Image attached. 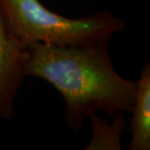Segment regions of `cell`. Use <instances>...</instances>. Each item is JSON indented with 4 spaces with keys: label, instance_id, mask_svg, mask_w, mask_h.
I'll list each match as a JSON object with an SVG mask.
<instances>
[{
    "label": "cell",
    "instance_id": "cell-2",
    "mask_svg": "<svg viewBox=\"0 0 150 150\" xmlns=\"http://www.w3.org/2000/svg\"><path fill=\"white\" fill-rule=\"evenodd\" d=\"M0 11L23 45L43 43L65 47H84L110 41L124 31L125 23L108 11L78 19L52 12L39 0H0Z\"/></svg>",
    "mask_w": 150,
    "mask_h": 150
},
{
    "label": "cell",
    "instance_id": "cell-1",
    "mask_svg": "<svg viewBox=\"0 0 150 150\" xmlns=\"http://www.w3.org/2000/svg\"><path fill=\"white\" fill-rule=\"evenodd\" d=\"M25 74L41 78L59 93L65 122L75 132L98 111L114 116L131 112L133 106L136 81L116 71L109 41L84 47L32 44L28 47Z\"/></svg>",
    "mask_w": 150,
    "mask_h": 150
},
{
    "label": "cell",
    "instance_id": "cell-5",
    "mask_svg": "<svg viewBox=\"0 0 150 150\" xmlns=\"http://www.w3.org/2000/svg\"><path fill=\"white\" fill-rule=\"evenodd\" d=\"M112 123L98 116L97 113L89 117L92 123V137L85 150H120L121 134L126 126L123 112L114 115Z\"/></svg>",
    "mask_w": 150,
    "mask_h": 150
},
{
    "label": "cell",
    "instance_id": "cell-4",
    "mask_svg": "<svg viewBox=\"0 0 150 150\" xmlns=\"http://www.w3.org/2000/svg\"><path fill=\"white\" fill-rule=\"evenodd\" d=\"M127 129L131 133L129 150L150 149V64L142 68Z\"/></svg>",
    "mask_w": 150,
    "mask_h": 150
},
{
    "label": "cell",
    "instance_id": "cell-3",
    "mask_svg": "<svg viewBox=\"0 0 150 150\" xmlns=\"http://www.w3.org/2000/svg\"><path fill=\"white\" fill-rule=\"evenodd\" d=\"M28 48L7 25L0 11V119L15 116L14 101L25 79Z\"/></svg>",
    "mask_w": 150,
    "mask_h": 150
}]
</instances>
